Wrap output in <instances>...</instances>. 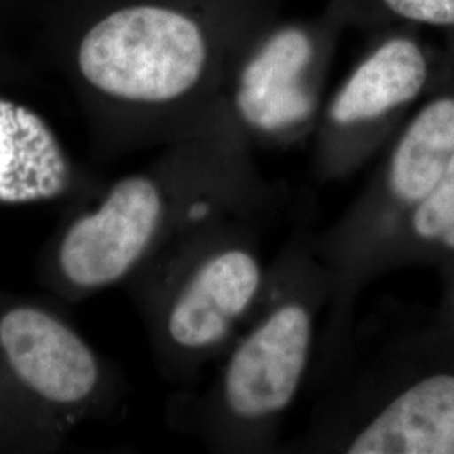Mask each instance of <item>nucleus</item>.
<instances>
[{
  "label": "nucleus",
  "mask_w": 454,
  "mask_h": 454,
  "mask_svg": "<svg viewBox=\"0 0 454 454\" xmlns=\"http://www.w3.org/2000/svg\"><path fill=\"white\" fill-rule=\"evenodd\" d=\"M275 0H49L46 51L99 160L160 148L221 101L231 59Z\"/></svg>",
  "instance_id": "1"
},
{
  "label": "nucleus",
  "mask_w": 454,
  "mask_h": 454,
  "mask_svg": "<svg viewBox=\"0 0 454 454\" xmlns=\"http://www.w3.org/2000/svg\"><path fill=\"white\" fill-rule=\"evenodd\" d=\"M229 116L160 146L145 167L67 204L37 260V281L63 305L125 288L163 247L215 217L258 219L278 191Z\"/></svg>",
  "instance_id": "2"
},
{
  "label": "nucleus",
  "mask_w": 454,
  "mask_h": 454,
  "mask_svg": "<svg viewBox=\"0 0 454 454\" xmlns=\"http://www.w3.org/2000/svg\"><path fill=\"white\" fill-rule=\"evenodd\" d=\"M328 300V275L311 232L296 234L270 262L260 303L217 360L211 384L177 409L176 421L212 453L278 451L315 367Z\"/></svg>",
  "instance_id": "3"
},
{
  "label": "nucleus",
  "mask_w": 454,
  "mask_h": 454,
  "mask_svg": "<svg viewBox=\"0 0 454 454\" xmlns=\"http://www.w3.org/2000/svg\"><path fill=\"white\" fill-rule=\"evenodd\" d=\"M268 276L256 219L215 217L167 244L125 286L159 372L195 382L249 320Z\"/></svg>",
  "instance_id": "4"
},
{
  "label": "nucleus",
  "mask_w": 454,
  "mask_h": 454,
  "mask_svg": "<svg viewBox=\"0 0 454 454\" xmlns=\"http://www.w3.org/2000/svg\"><path fill=\"white\" fill-rule=\"evenodd\" d=\"M446 43L438 74L360 194L311 246L328 275L330 300L320 333L317 365L337 367L352 350L358 296L373 279L390 241L442 177L454 153V31Z\"/></svg>",
  "instance_id": "5"
},
{
  "label": "nucleus",
  "mask_w": 454,
  "mask_h": 454,
  "mask_svg": "<svg viewBox=\"0 0 454 454\" xmlns=\"http://www.w3.org/2000/svg\"><path fill=\"white\" fill-rule=\"evenodd\" d=\"M454 454V330L433 324L387 343L278 451Z\"/></svg>",
  "instance_id": "6"
},
{
  "label": "nucleus",
  "mask_w": 454,
  "mask_h": 454,
  "mask_svg": "<svg viewBox=\"0 0 454 454\" xmlns=\"http://www.w3.org/2000/svg\"><path fill=\"white\" fill-rule=\"evenodd\" d=\"M350 20L340 2L318 16L262 17L236 49L221 101L254 146L293 145L315 131L325 84Z\"/></svg>",
  "instance_id": "7"
},
{
  "label": "nucleus",
  "mask_w": 454,
  "mask_h": 454,
  "mask_svg": "<svg viewBox=\"0 0 454 454\" xmlns=\"http://www.w3.org/2000/svg\"><path fill=\"white\" fill-rule=\"evenodd\" d=\"M63 307L54 298L0 286V386L35 418L69 434L82 422L114 418L129 386Z\"/></svg>",
  "instance_id": "8"
},
{
  "label": "nucleus",
  "mask_w": 454,
  "mask_h": 454,
  "mask_svg": "<svg viewBox=\"0 0 454 454\" xmlns=\"http://www.w3.org/2000/svg\"><path fill=\"white\" fill-rule=\"evenodd\" d=\"M442 49L419 27L389 26L324 103L315 127L313 174L324 184L358 172L386 146L431 90Z\"/></svg>",
  "instance_id": "9"
},
{
  "label": "nucleus",
  "mask_w": 454,
  "mask_h": 454,
  "mask_svg": "<svg viewBox=\"0 0 454 454\" xmlns=\"http://www.w3.org/2000/svg\"><path fill=\"white\" fill-rule=\"evenodd\" d=\"M103 182L73 159L44 114L0 90V207L67 206Z\"/></svg>",
  "instance_id": "10"
},
{
  "label": "nucleus",
  "mask_w": 454,
  "mask_h": 454,
  "mask_svg": "<svg viewBox=\"0 0 454 454\" xmlns=\"http://www.w3.org/2000/svg\"><path fill=\"white\" fill-rule=\"evenodd\" d=\"M454 266V153L433 192L416 207L379 261L377 278L404 266Z\"/></svg>",
  "instance_id": "11"
},
{
  "label": "nucleus",
  "mask_w": 454,
  "mask_h": 454,
  "mask_svg": "<svg viewBox=\"0 0 454 454\" xmlns=\"http://www.w3.org/2000/svg\"><path fill=\"white\" fill-rule=\"evenodd\" d=\"M352 27L379 31L389 26H412L454 31V0H337Z\"/></svg>",
  "instance_id": "12"
},
{
  "label": "nucleus",
  "mask_w": 454,
  "mask_h": 454,
  "mask_svg": "<svg viewBox=\"0 0 454 454\" xmlns=\"http://www.w3.org/2000/svg\"><path fill=\"white\" fill-rule=\"evenodd\" d=\"M67 448V434L54 429L0 386V454H51Z\"/></svg>",
  "instance_id": "13"
},
{
  "label": "nucleus",
  "mask_w": 454,
  "mask_h": 454,
  "mask_svg": "<svg viewBox=\"0 0 454 454\" xmlns=\"http://www.w3.org/2000/svg\"><path fill=\"white\" fill-rule=\"evenodd\" d=\"M441 281H442V293H441V301H439L433 324L454 330V266L450 271L441 275Z\"/></svg>",
  "instance_id": "14"
},
{
  "label": "nucleus",
  "mask_w": 454,
  "mask_h": 454,
  "mask_svg": "<svg viewBox=\"0 0 454 454\" xmlns=\"http://www.w3.org/2000/svg\"><path fill=\"white\" fill-rule=\"evenodd\" d=\"M29 73L24 66L19 65L14 59H9L0 52V82L4 84H22L27 82Z\"/></svg>",
  "instance_id": "15"
},
{
  "label": "nucleus",
  "mask_w": 454,
  "mask_h": 454,
  "mask_svg": "<svg viewBox=\"0 0 454 454\" xmlns=\"http://www.w3.org/2000/svg\"><path fill=\"white\" fill-rule=\"evenodd\" d=\"M26 0H0V35L12 27V22L20 14Z\"/></svg>",
  "instance_id": "16"
}]
</instances>
